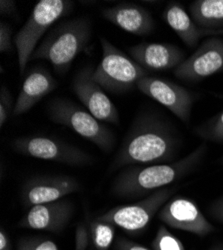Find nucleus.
<instances>
[{"mask_svg": "<svg viewBox=\"0 0 223 250\" xmlns=\"http://www.w3.org/2000/svg\"><path fill=\"white\" fill-rule=\"evenodd\" d=\"M58 83L51 73L42 66H35L24 78L21 89L15 101L13 115L28 112L35 104L56 89Z\"/></svg>", "mask_w": 223, "mask_h": 250, "instance_id": "obj_17", "label": "nucleus"}, {"mask_svg": "<svg viewBox=\"0 0 223 250\" xmlns=\"http://www.w3.org/2000/svg\"><path fill=\"white\" fill-rule=\"evenodd\" d=\"M74 212L73 203L68 199L35 205L20 219L19 226L34 230L61 232Z\"/></svg>", "mask_w": 223, "mask_h": 250, "instance_id": "obj_14", "label": "nucleus"}, {"mask_svg": "<svg viewBox=\"0 0 223 250\" xmlns=\"http://www.w3.org/2000/svg\"><path fill=\"white\" fill-rule=\"evenodd\" d=\"M209 214L213 219L223 224V194L211 203Z\"/></svg>", "mask_w": 223, "mask_h": 250, "instance_id": "obj_28", "label": "nucleus"}, {"mask_svg": "<svg viewBox=\"0 0 223 250\" xmlns=\"http://www.w3.org/2000/svg\"><path fill=\"white\" fill-rule=\"evenodd\" d=\"M50 119L57 124L64 125L81 137L92 142L104 152H110L114 146L113 132L102 121L95 118L88 110L76 103L65 99L55 98L48 104Z\"/></svg>", "mask_w": 223, "mask_h": 250, "instance_id": "obj_6", "label": "nucleus"}, {"mask_svg": "<svg viewBox=\"0 0 223 250\" xmlns=\"http://www.w3.org/2000/svg\"><path fill=\"white\" fill-rule=\"evenodd\" d=\"M175 191V187L161 188L137 202L111 208L97 218L109 222L126 232L139 233L146 228Z\"/></svg>", "mask_w": 223, "mask_h": 250, "instance_id": "obj_7", "label": "nucleus"}, {"mask_svg": "<svg viewBox=\"0 0 223 250\" xmlns=\"http://www.w3.org/2000/svg\"><path fill=\"white\" fill-rule=\"evenodd\" d=\"M113 249L114 250H151L124 237H119L118 239H116L113 245Z\"/></svg>", "mask_w": 223, "mask_h": 250, "instance_id": "obj_27", "label": "nucleus"}, {"mask_svg": "<svg viewBox=\"0 0 223 250\" xmlns=\"http://www.w3.org/2000/svg\"><path fill=\"white\" fill-rule=\"evenodd\" d=\"M193 21L205 29H223V0H195L189 5Z\"/></svg>", "mask_w": 223, "mask_h": 250, "instance_id": "obj_19", "label": "nucleus"}, {"mask_svg": "<svg viewBox=\"0 0 223 250\" xmlns=\"http://www.w3.org/2000/svg\"><path fill=\"white\" fill-rule=\"evenodd\" d=\"M222 163H223V158H222Z\"/></svg>", "mask_w": 223, "mask_h": 250, "instance_id": "obj_32", "label": "nucleus"}, {"mask_svg": "<svg viewBox=\"0 0 223 250\" xmlns=\"http://www.w3.org/2000/svg\"><path fill=\"white\" fill-rule=\"evenodd\" d=\"M209 250H223V246H215Z\"/></svg>", "mask_w": 223, "mask_h": 250, "instance_id": "obj_31", "label": "nucleus"}, {"mask_svg": "<svg viewBox=\"0 0 223 250\" xmlns=\"http://www.w3.org/2000/svg\"><path fill=\"white\" fill-rule=\"evenodd\" d=\"M13 149L25 156L70 166L93 164V157L74 145L57 138L34 135L19 137L12 142Z\"/></svg>", "mask_w": 223, "mask_h": 250, "instance_id": "obj_8", "label": "nucleus"}, {"mask_svg": "<svg viewBox=\"0 0 223 250\" xmlns=\"http://www.w3.org/2000/svg\"><path fill=\"white\" fill-rule=\"evenodd\" d=\"M116 227L106 221L98 218L93 219L89 224L90 239L96 250H108L113 243Z\"/></svg>", "mask_w": 223, "mask_h": 250, "instance_id": "obj_20", "label": "nucleus"}, {"mask_svg": "<svg viewBox=\"0 0 223 250\" xmlns=\"http://www.w3.org/2000/svg\"><path fill=\"white\" fill-rule=\"evenodd\" d=\"M107 21L120 29L137 36L150 34L154 29V20L147 9L132 2H120L101 11Z\"/></svg>", "mask_w": 223, "mask_h": 250, "instance_id": "obj_16", "label": "nucleus"}, {"mask_svg": "<svg viewBox=\"0 0 223 250\" xmlns=\"http://www.w3.org/2000/svg\"><path fill=\"white\" fill-rule=\"evenodd\" d=\"M136 87L146 96L162 104L181 121L189 122L194 96L186 88L170 80L150 75L141 78Z\"/></svg>", "mask_w": 223, "mask_h": 250, "instance_id": "obj_9", "label": "nucleus"}, {"mask_svg": "<svg viewBox=\"0 0 223 250\" xmlns=\"http://www.w3.org/2000/svg\"><path fill=\"white\" fill-rule=\"evenodd\" d=\"M151 246L153 250H185L182 241L173 235L165 225L159 226Z\"/></svg>", "mask_w": 223, "mask_h": 250, "instance_id": "obj_22", "label": "nucleus"}, {"mask_svg": "<svg viewBox=\"0 0 223 250\" xmlns=\"http://www.w3.org/2000/svg\"><path fill=\"white\" fill-rule=\"evenodd\" d=\"M79 181L68 175H41L28 179L21 187L20 199L24 206L54 202L80 191Z\"/></svg>", "mask_w": 223, "mask_h": 250, "instance_id": "obj_13", "label": "nucleus"}, {"mask_svg": "<svg viewBox=\"0 0 223 250\" xmlns=\"http://www.w3.org/2000/svg\"><path fill=\"white\" fill-rule=\"evenodd\" d=\"M17 250H60L56 243L45 238H22L17 245Z\"/></svg>", "mask_w": 223, "mask_h": 250, "instance_id": "obj_23", "label": "nucleus"}, {"mask_svg": "<svg viewBox=\"0 0 223 250\" xmlns=\"http://www.w3.org/2000/svg\"><path fill=\"white\" fill-rule=\"evenodd\" d=\"M14 37L12 27L4 21L0 22V51L9 53L13 49Z\"/></svg>", "mask_w": 223, "mask_h": 250, "instance_id": "obj_25", "label": "nucleus"}, {"mask_svg": "<svg viewBox=\"0 0 223 250\" xmlns=\"http://www.w3.org/2000/svg\"><path fill=\"white\" fill-rule=\"evenodd\" d=\"M158 218L171 228L199 237H205L215 230L196 203L185 197H175L167 201L159 210Z\"/></svg>", "mask_w": 223, "mask_h": 250, "instance_id": "obj_12", "label": "nucleus"}, {"mask_svg": "<svg viewBox=\"0 0 223 250\" xmlns=\"http://www.w3.org/2000/svg\"><path fill=\"white\" fill-rule=\"evenodd\" d=\"M90 241L89 226L85 222L79 223L75 230V250H86Z\"/></svg>", "mask_w": 223, "mask_h": 250, "instance_id": "obj_26", "label": "nucleus"}, {"mask_svg": "<svg viewBox=\"0 0 223 250\" xmlns=\"http://www.w3.org/2000/svg\"><path fill=\"white\" fill-rule=\"evenodd\" d=\"M102 58L94 69L93 78L102 87L112 93H124L133 89L138 81L148 75L147 70L110 41L100 38Z\"/></svg>", "mask_w": 223, "mask_h": 250, "instance_id": "obj_5", "label": "nucleus"}, {"mask_svg": "<svg viewBox=\"0 0 223 250\" xmlns=\"http://www.w3.org/2000/svg\"><path fill=\"white\" fill-rule=\"evenodd\" d=\"M131 58L145 70L162 71L176 68L184 61L179 47L163 42H141L129 48Z\"/></svg>", "mask_w": 223, "mask_h": 250, "instance_id": "obj_15", "label": "nucleus"}, {"mask_svg": "<svg viewBox=\"0 0 223 250\" xmlns=\"http://www.w3.org/2000/svg\"><path fill=\"white\" fill-rule=\"evenodd\" d=\"M223 70V39L210 37L195 52L184 59L174 70V75L183 81L199 82Z\"/></svg>", "mask_w": 223, "mask_h": 250, "instance_id": "obj_10", "label": "nucleus"}, {"mask_svg": "<svg viewBox=\"0 0 223 250\" xmlns=\"http://www.w3.org/2000/svg\"><path fill=\"white\" fill-rule=\"evenodd\" d=\"M0 13L4 16H16V2L12 1V0H1V1H0Z\"/></svg>", "mask_w": 223, "mask_h": 250, "instance_id": "obj_29", "label": "nucleus"}, {"mask_svg": "<svg viewBox=\"0 0 223 250\" xmlns=\"http://www.w3.org/2000/svg\"><path fill=\"white\" fill-rule=\"evenodd\" d=\"M0 250H12L10 239L3 228L0 229Z\"/></svg>", "mask_w": 223, "mask_h": 250, "instance_id": "obj_30", "label": "nucleus"}, {"mask_svg": "<svg viewBox=\"0 0 223 250\" xmlns=\"http://www.w3.org/2000/svg\"><path fill=\"white\" fill-rule=\"evenodd\" d=\"M93 72L91 66H85L78 71L72 81V89L85 109L95 118L102 122L118 124V111L104 89L94 80Z\"/></svg>", "mask_w": 223, "mask_h": 250, "instance_id": "obj_11", "label": "nucleus"}, {"mask_svg": "<svg viewBox=\"0 0 223 250\" xmlns=\"http://www.w3.org/2000/svg\"><path fill=\"white\" fill-rule=\"evenodd\" d=\"M15 102L6 86L0 90V127H3L11 113L13 114Z\"/></svg>", "mask_w": 223, "mask_h": 250, "instance_id": "obj_24", "label": "nucleus"}, {"mask_svg": "<svg viewBox=\"0 0 223 250\" xmlns=\"http://www.w3.org/2000/svg\"><path fill=\"white\" fill-rule=\"evenodd\" d=\"M196 133L204 140L223 143V111L200 125Z\"/></svg>", "mask_w": 223, "mask_h": 250, "instance_id": "obj_21", "label": "nucleus"}, {"mask_svg": "<svg viewBox=\"0 0 223 250\" xmlns=\"http://www.w3.org/2000/svg\"><path fill=\"white\" fill-rule=\"evenodd\" d=\"M163 19L178 37L189 47H195L203 37L223 35V29H205L198 26L189 13L178 2H170L163 11Z\"/></svg>", "mask_w": 223, "mask_h": 250, "instance_id": "obj_18", "label": "nucleus"}, {"mask_svg": "<svg viewBox=\"0 0 223 250\" xmlns=\"http://www.w3.org/2000/svg\"><path fill=\"white\" fill-rule=\"evenodd\" d=\"M91 31V22L86 17L72 18L59 23L37 46L30 60H46L57 74L63 75L88 45Z\"/></svg>", "mask_w": 223, "mask_h": 250, "instance_id": "obj_3", "label": "nucleus"}, {"mask_svg": "<svg viewBox=\"0 0 223 250\" xmlns=\"http://www.w3.org/2000/svg\"><path fill=\"white\" fill-rule=\"evenodd\" d=\"M206 151V145L201 144L185 157L173 162L128 166L114 178L111 191L125 199L145 197L195 170Z\"/></svg>", "mask_w": 223, "mask_h": 250, "instance_id": "obj_2", "label": "nucleus"}, {"mask_svg": "<svg viewBox=\"0 0 223 250\" xmlns=\"http://www.w3.org/2000/svg\"><path fill=\"white\" fill-rule=\"evenodd\" d=\"M74 7L70 0H40L26 22L14 36L20 73L23 74L38 41L58 19L68 15Z\"/></svg>", "mask_w": 223, "mask_h": 250, "instance_id": "obj_4", "label": "nucleus"}, {"mask_svg": "<svg viewBox=\"0 0 223 250\" xmlns=\"http://www.w3.org/2000/svg\"><path fill=\"white\" fill-rule=\"evenodd\" d=\"M179 148L173 128L153 113L136 116L112 162V170L171 161Z\"/></svg>", "mask_w": 223, "mask_h": 250, "instance_id": "obj_1", "label": "nucleus"}]
</instances>
